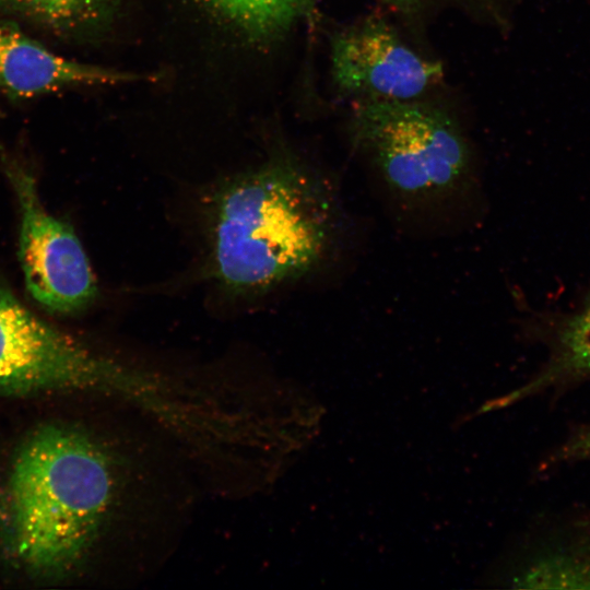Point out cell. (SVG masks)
I'll list each match as a JSON object with an SVG mask.
<instances>
[{
    "label": "cell",
    "instance_id": "cell-3",
    "mask_svg": "<svg viewBox=\"0 0 590 590\" xmlns=\"http://www.w3.org/2000/svg\"><path fill=\"white\" fill-rule=\"evenodd\" d=\"M351 126L400 224L447 232L480 210L483 186L472 151L445 111L415 101L355 102Z\"/></svg>",
    "mask_w": 590,
    "mask_h": 590
},
{
    "label": "cell",
    "instance_id": "cell-5",
    "mask_svg": "<svg viewBox=\"0 0 590 590\" xmlns=\"http://www.w3.org/2000/svg\"><path fill=\"white\" fill-rule=\"evenodd\" d=\"M3 170L19 202L17 256L28 294L52 314L85 309L97 287L80 239L71 225L45 209L36 179L25 166L4 158Z\"/></svg>",
    "mask_w": 590,
    "mask_h": 590
},
{
    "label": "cell",
    "instance_id": "cell-6",
    "mask_svg": "<svg viewBox=\"0 0 590 590\" xmlns=\"http://www.w3.org/2000/svg\"><path fill=\"white\" fill-rule=\"evenodd\" d=\"M331 59L335 85L355 102L414 101L444 75L438 61L416 54L378 17L338 33Z\"/></svg>",
    "mask_w": 590,
    "mask_h": 590
},
{
    "label": "cell",
    "instance_id": "cell-4",
    "mask_svg": "<svg viewBox=\"0 0 590 590\" xmlns=\"http://www.w3.org/2000/svg\"><path fill=\"white\" fill-rule=\"evenodd\" d=\"M160 387L46 322L0 285V397L103 393L150 405Z\"/></svg>",
    "mask_w": 590,
    "mask_h": 590
},
{
    "label": "cell",
    "instance_id": "cell-9",
    "mask_svg": "<svg viewBox=\"0 0 590 590\" xmlns=\"http://www.w3.org/2000/svg\"><path fill=\"white\" fill-rule=\"evenodd\" d=\"M255 39L276 36L299 14L305 0H203Z\"/></svg>",
    "mask_w": 590,
    "mask_h": 590
},
{
    "label": "cell",
    "instance_id": "cell-8",
    "mask_svg": "<svg viewBox=\"0 0 590 590\" xmlns=\"http://www.w3.org/2000/svg\"><path fill=\"white\" fill-rule=\"evenodd\" d=\"M120 0H0V13L36 24L62 38L87 39L111 20Z\"/></svg>",
    "mask_w": 590,
    "mask_h": 590
},
{
    "label": "cell",
    "instance_id": "cell-1",
    "mask_svg": "<svg viewBox=\"0 0 590 590\" xmlns=\"http://www.w3.org/2000/svg\"><path fill=\"white\" fill-rule=\"evenodd\" d=\"M350 227L329 179L288 155L271 157L213 191L209 274L228 294H263L331 267Z\"/></svg>",
    "mask_w": 590,
    "mask_h": 590
},
{
    "label": "cell",
    "instance_id": "cell-10",
    "mask_svg": "<svg viewBox=\"0 0 590 590\" xmlns=\"http://www.w3.org/2000/svg\"><path fill=\"white\" fill-rule=\"evenodd\" d=\"M590 374V294L581 308L567 318L557 335V352L553 364L540 381L557 376Z\"/></svg>",
    "mask_w": 590,
    "mask_h": 590
},
{
    "label": "cell",
    "instance_id": "cell-12",
    "mask_svg": "<svg viewBox=\"0 0 590 590\" xmlns=\"http://www.w3.org/2000/svg\"><path fill=\"white\" fill-rule=\"evenodd\" d=\"M401 10H412L433 0H380Z\"/></svg>",
    "mask_w": 590,
    "mask_h": 590
},
{
    "label": "cell",
    "instance_id": "cell-11",
    "mask_svg": "<svg viewBox=\"0 0 590 590\" xmlns=\"http://www.w3.org/2000/svg\"><path fill=\"white\" fill-rule=\"evenodd\" d=\"M565 452L569 457L590 458V429L574 439Z\"/></svg>",
    "mask_w": 590,
    "mask_h": 590
},
{
    "label": "cell",
    "instance_id": "cell-7",
    "mask_svg": "<svg viewBox=\"0 0 590 590\" xmlns=\"http://www.w3.org/2000/svg\"><path fill=\"white\" fill-rule=\"evenodd\" d=\"M132 76L60 57L0 22V87L15 97H31L66 86L106 84Z\"/></svg>",
    "mask_w": 590,
    "mask_h": 590
},
{
    "label": "cell",
    "instance_id": "cell-2",
    "mask_svg": "<svg viewBox=\"0 0 590 590\" xmlns=\"http://www.w3.org/2000/svg\"><path fill=\"white\" fill-rule=\"evenodd\" d=\"M117 494L111 452L94 435L50 423L15 450L0 489V542L30 576L75 571L99 536Z\"/></svg>",
    "mask_w": 590,
    "mask_h": 590
}]
</instances>
